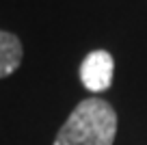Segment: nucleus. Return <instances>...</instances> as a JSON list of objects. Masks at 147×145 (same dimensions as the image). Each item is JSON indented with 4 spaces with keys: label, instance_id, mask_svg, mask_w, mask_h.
<instances>
[{
    "label": "nucleus",
    "instance_id": "nucleus-2",
    "mask_svg": "<svg viewBox=\"0 0 147 145\" xmlns=\"http://www.w3.org/2000/svg\"><path fill=\"white\" fill-rule=\"evenodd\" d=\"M113 74H115V61H113V54L106 50L89 52L80 65V80L93 93L108 89L113 82Z\"/></svg>",
    "mask_w": 147,
    "mask_h": 145
},
{
    "label": "nucleus",
    "instance_id": "nucleus-3",
    "mask_svg": "<svg viewBox=\"0 0 147 145\" xmlns=\"http://www.w3.org/2000/svg\"><path fill=\"white\" fill-rule=\"evenodd\" d=\"M22 41L18 35L0 30V78H7L20 67L22 63Z\"/></svg>",
    "mask_w": 147,
    "mask_h": 145
},
{
    "label": "nucleus",
    "instance_id": "nucleus-1",
    "mask_svg": "<svg viewBox=\"0 0 147 145\" xmlns=\"http://www.w3.org/2000/svg\"><path fill=\"white\" fill-rule=\"evenodd\" d=\"M117 113L100 98L82 100L61 126L54 145H113Z\"/></svg>",
    "mask_w": 147,
    "mask_h": 145
}]
</instances>
